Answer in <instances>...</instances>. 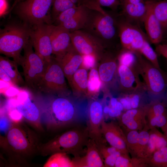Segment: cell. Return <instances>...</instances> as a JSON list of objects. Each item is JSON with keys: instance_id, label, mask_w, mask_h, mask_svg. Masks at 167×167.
I'll use <instances>...</instances> for the list:
<instances>
[{"instance_id": "cell-26", "label": "cell", "mask_w": 167, "mask_h": 167, "mask_svg": "<svg viewBox=\"0 0 167 167\" xmlns=\"http://www.w3.org/2000/svg\"><path fill=\"white\" fill-rule=\"evenodd\" d=\"M15 61H12L5 57H0V67L2 68L9 75L15 86H22L25 84L19 73Z\"/></svg>"}, {"instance_id": "cell-9", "label": "cell", "mask_w": 167, "mask_h": 167, "mask_svg": "<svg viewBox=\"0 0 167 167\" xmlns=\"http://www.w3.org/2000/svg\"><path fill=\"white\" fill-rule=\"evenodd\" d=\"M20 65L23 70L25 84L33 89H37L44 74L46 65L42 58L33 49L30 41L24 49Z\"/></svg>"}, {"instance_id": "cell-42", "label": "cell", "mask_w": 167, "mask_h": 167, "mask_svg": "<svg viewBox=\"0 0 167 167\" xmlns=\"http://www.w3.org/2000/svg\"><path fill=\"white\" fill-rule=\"evenodd\" d=\"M122 153L121 151L118 150L105 158L103 160L105 167H114L117 158Z\"/></svg>"}, {"instance_id": "cell-4", "label": "cell", "mask_w": 167, "mask_h": 167, "mask_svg": "<svg viewBox=\"0 0 167 167\" xmlns=\"http://www.w3.org/2000/svg\"><path fill=\"white\" fill-rule=\"evenodd\" d=\"M116 12L90 9L83 30L98 40L105 48L110 46L119 39L117 14H115Z\"/></svg>"}, {"instance_id": "cell-22", "label": "cell", "mask_w": 167, "mask_h": 167, "mask_svg": "<svg viewBox=\"0 0 167 167\" xmlns=\"http://www.w3.org/2000/svg\"><path fill=\"white\" fill-rule=\"evenodd\" d=\"M56 59L62 68L66 78L69 82L73 74L81 66L83 61V56L71 44L64 54L60 58Z\"/></svg>"}, {"instance_id": "cell-35", "label": "cell", "mask_w": 167, "mask_h": 167, "mask_svg": "<svg viewBox=\"0 0 167 167\" xmlns=\"http://www.w3.org/2000/svg\"><path fill=\"white\" fill-rule=\"evenodd\" d=\"M75 6L70 0H54L52 7V20L54 21L60 13Z\"/></svg>"}, {"instance_id": "cell-34", "label": "cell", "mask_w": 167, "mask_h": 167, "mask_svg": "<svg viewBox=\"0 0 167 167\" xmlns=\"http://www.w3.org/2000/svg\"><path fill=\"white\" fill-rule=\"evenodd\" d=\"M126 136L127 147L129 153L132 155L133 157H137L139 132L136 130L130 131H128Z\"/></svg>"}, {"instance_id": "cell-8", "label": "cell", "mask_w": 167, "mask_h": 167, "mask_svg": "<svg viewBox=\"0 0 167 167\" xmlns=\"http://www.w3.org/2000/svg\"><path fill=\"white\" fill-rule=\"evenodd\" d=\"M64 73L58 61L52 57L46 65L37 89L50 95L68 96V87Z\"/></svg>"}, {"instance_id": "cell-32", "label": "cell", "mask_w": 167, "mask_h": 167, "mask_svg": "<svg viewBox=\"0 0 167 167\" xmlns=\"http://www.w3.org/2000/svg\"><path fill=\"white\" fill-rule=\"evenodd\" d=\"M146 106V121L156 116L167 114L165 105L158 100L152 101Z\"/></svg>"}, {"instance_id": "cell-36", "label": "cell", "mask_w": 167, "mask_h": 167, "mask_svg": "<svg viewBox=\"0 0 167 167\" xmlns=\"http://www.w3.org/2000/svg\"><path fill=\"white\" fill-rule=\"evenodd\" d=\"M148 129L147 127L139 132L137 148V157L143 158L144 154L149 139Z\"/></svg>"}, {"instance_id": "cell-33", "label": "cell", "mask_w": 167, "mask_h": 167, "mask_svg": "<svg viewBox=\"0 0 167 167\" xmlns=\"http://www.w3.org/2000/svg\"><path fill=\"white\" fill-rule=\"evenodd\" d=\"M154 66L161 69L157 54L151 46L148 39L145 41L142 48L138 52Z\"/></svg>"}, {"instance_id": "cell-50", "label": "cell", "mask_w": 167, "mask_h": 167, "mask_svg": "<svg viewBox=\"0 0 167 167\" xmlns=\"http://www.w3.org/2000/svg\"><path fill=\"white\" fill-rule=\"evenodd\" d=\"M120 3L127 2L130 3L136 4L144 2L145 0H119Z\"/></svg>"}, {"instance_id": "cell-46", "label": "cell", "mask_w": 167, "mask_h": 167, "mask_svg": "<svg viewBox=\"0 0 167 167\" xmlns=\"http://www.w3.org/2000/svg\"><path fill=\"white\" fill-rule=\"evenodd\" d=\"M155 51L157 54L162 56L167 60V42L156 45Z\"/></svg>"}, {"instance_id": "cell-2", "label": "cell", "mask_w": 167, "mask_h": 167, "mask_svg": "<svg viewBox=\"0 0 167 167\" xmlns=\"http://www.w3.org/2000/svg\"><path fill=\"white\" fill-rule=\"evenodd\" d=\"M37 98L41 111V121L47 129L56 130L76 123L79 110L74 101L67 96L55 95Z\"/></svg>"}, {"instance_id": "cell-12", "label": "cell", "mask_w": 167, "mask_h": 167, "mask_svg": "<svg viewBox=\"0 0 167 167\" xmlns=\"http://www.w3.org/2000/svg\"><path fill=\"white\" fill-rule=\"evenodd\" d=\"M71 44L82 55H91L99 60L105 48L97 38L86 31L81 29L70 32Z\"/></svg>"}, {"instance_id": "cell-30", "label": "cell", "mask_w": 167, "mask_h": 167, "mask_svg": "<svg viewBox=\"0 0 167 167\" xmlns=\"http://www.w3.org/2000/svg\"><path fill=\"white\" fill-rule=\"evenodd\" d=\"M101 80L98 70L93 67L88 74L87 95L93 97L98 93L101 86Z\"/></svg>"}, {"instance_id": "cell-1", "label": "cell", "mask_w": 167, "mask_h": 167, "mask_svg": "<svg viewBox=\"0 0 167 167\" xmlns=\"http://www.w3.org/2000/svg\"><path fill=\"white\" fill-rule=\"evenodd\" d=\"M2 143L11 162L25 164L27 159L37 152L41 144L35 133L21 121H12Z\"/></svg>"}, {"instance_id": "cell-13", "label": "cell", "mask_w": 167, "mask_h": 167, "mask_svg": "<svg viewBox=\"0 0 167 167\" xmlns=\"http://www.w3.org/2000/svg\"><path fill=\"white\" fill-rule=\"evenodd\" d=\"M103 109L100 101L94 99L90 102L88 109L86 126L89 137L97 146L106 145L101 131V123L104 120Z\"/></svg>"}, {"instance_id": "cell-41", "label": "cell", "mask_w": 167, "mask_h": 167, "mask_svg": "<svg viewBox=\"0 0 167 167\" xmlns=\"http://www.w3.org/2000/svg\"><path fill=\"white\" fill-rule=\"evenodd\" d=\"M101 6L110 8L112 11L116 12L118 7L121 6L119 0H98Z\"/></svg>"}, {"instance_id": "cell-21", "label": "cell", "mask_w": 167, "mask_h": 167, "mask_svg": "<svg viewBox=\"0 0 167 167\" xmlns=\"http://www.w3.org/2000/svg\"><path fill=\"white\" fill-rule=\"evenodd\" d=\"M145 2L147 11L143 24L149 42L156 45L161 43L164 33L160 22L155 15L147 0H145Z\"/></svg>"}, {"instance_id": "cell-38", "label": "cell", "mask_w": 167, "mask_h": 167, "mask_svg": "<svg viewBox=\"0 0 167 167\" xmlns=\"http://www.w3.org/2000/svg\"><path fill=\"white\" fill-rule=\"evenodd\" d=\"M136 60V57L135 53L131 51L122 50L118 54L119 64L132 66L134 65Z\"/></svg>"}, {"instance_id": "cell-31", "label": "cell", "mask_w": 167, "mask_h": 167, "mask_svg": "<svg viewBox=\"0 0 167 167\" xmlns=\"http://www.w3.org/2000/svg\"><path fill=\"white\" fill-rule=\"evenodd\" d=\"M146 159L148 166L167 167V146L156 151Z\"/></svg>"}, {"instance_id": "cell-29", "label": "cell", "mask_w": 167, "mask_h": 167, "mask_svg": "<svg viewBox=\"0 0 167 167\" xmlns=\"http://www.w3.org/2000/svg\"><path fill=\"white\" fill-rule=\"evenodd\" d=\"M68 154L58 152L51 155L45 164L44 167H73L72 160L68 156Z\"/></svg>"}, {"instance_id": "cell-7", "label": "cell", "mask_w": 167, "mask_h": 167, "mask_svg": "<svg viewBox=\"0 0 167 167\" xmlns=\"http://www.w3.org/2000/svg\"><path fill=\"white\" fill-rule=\"evenodd\" d=\"M54 0H24L18 2L16 12L29 25L40 23L52 24L50 10Z\"/></svg>"}, {"instance_id": "cell-17", "label": "cell", "mask_w": 167, "mask_h": 167, "mask_svg": "<svg viewBox=\"0 0 167 167\" xmlns=\"http://www.w3.org/2000/svg\"><path fill=\"white\" fill-rule=\"evenodd\" d=\"M52 54L56 58L62 57L71 45L70 32L64 27L52 24L50 35Z\"/></svg>"}, {"instance_id": "cell-5", "label": "cell", "mask_w": 167, "mask_h": 167, "mask_svg": "<svg viewBox=\"0 0 167 167\" xmlns=\"http://www.w3.org/2000/svg\"><path fill=\"white\" fill-rule=\"evenodd\" d=\"M28 25L12 24L0 29L1 54L12 58L20 65L21 52L30 40L31 28Z\"/></svg>"}, {"instance_id": "cell-11", "label": "cell", "mask_w": 167, "mask_h": 167, "mask_svg": "<svg viewBox=\"0 0 167 167\" xmlns=\"http://www.w3.org/2000/svg\"><path fill=\"white\" fill-rule=\"evenodd\" d=\"M52 24L40 23L31 28L30 41L35 52L43 60L46 65L52 57L50 37Z\"/></svg>"}, {"instance_id": "cell-15", "label": "cell", "mask_w": 167, "mask_h": 167, "mask_svg": "<svg viewBox=\"0 0 167 167\" xmlns=\"http://www.w3.org/2000/svg\"><path fill=\"white\" fill-rule=\"evenodd\" d=\"M118 74L120 89L123 94L146 91L144 84L134 66L130 67L119 64Z\"/></svg>"}, {"instance_id": "cell-6", "label": "cell", "mask_w": 167, "mask_h": 167, "mask_svg": "<svg viewBox=\"0 0 167 167\" xmlns=\"http://www.w3.org/2000/svg\"><path fill=\"white\" fill-rule=\"evenodd\" d=\"M136 60L134 66L141 76L146 91L159 95L167 88V73L154 66L139 52H135Z\"/></svg>"}, {"instance_id": "cell-40", "label": "cell", "mask_w": 167, "mask_h": 167, "mask_svg": "<svg viewBox=\"0 0 167 167\" xmlns=\"http://www.w3.org/2000/svg\"><path fill=\"white\" fill-rule=\"evenodd\" d=\"M83 56V61L81 66L86 69H92L96 65L97 59L91 55H84Z\"/></svg>"}, {"instance_id": "cell-23", "label": "cell", "mask_w": 167, "mask_h": 167, "mask_svg": "<svg viewBox=\"0 0 167 167\" xmlns=\"http://www.w3.org/2000/svg\"><path fill=\"white\" fill-rule=\"evenodd\" d=\"M122 8L121 14L129 22L140 26L143 24L147 7L145 0L134 4L127 2L120 3Z\"/></svg>"}, {"instance_id": "cell-14", "label": "cell", "mask_w": 167, "mask_h": 167, "mask_svg": "<svg viewBox=\"0 0 167 167\" xmlns=\"http://www.w3.org/2000/svg\"><path fill=\"white\" fill-rule=\"evenodd\" d=\"M16 109L24 118L35 128L42 129L41 111L37 99H33L26 93H23L18 97Z\"/></svg>"}, {"instance_id": "cell-28", "label": "cell", "mask_w": 167, "mask_h": 167, "mask_svg": "<svg viewBox=\"0 0 167 167\" xmlns=\"http://www.w3.org/2000/svg\"><path fill=\"white\" fill-rule=\"evenodd\" d=\"M89 10L83 6L81 10L73 18L58 25L64 27L70 32L83 29L86 23Z\"/></svg>"}, {"instance_id": "cell-24", "label": "cell", "mask_w": 167, "mask_h": 167, "mask_svg": "<svg viewBox=\"0 0 167 167\" xmlns=\"http://www.w3.org/2000/svg\"><path fill=\"white\" fill-rule=\"evenodd\" d=\"M88 74L86 69L80 66L68 82L75 94L87 95Z\"/></svg>"}, {"instance_id": "cell-45", "label": "cell", "mask_w": 167, "mask_h": 167, "mask_svg": "<svg viewBox=\"0 0 167 167\" xmlns=\"http://www.w3.org/2000/svg\"><path fill=\"white\" fill-rule=\"evenodd\" d=\"M97 147L103 159L108 156L119 150L112 146L107 147L106 145H103Z\"/></svg>"}, {"instance_id": "cell-10", "label": "cell", "mask_w": 167, "mask_h": 167, "mask_svg": "<svg viewBox=\"0 0 167 167\" xmlns=\"http://www.w3.org/2000/svg\"><path fill=\"white\" fill-rule=\"evenodd\" d=\"M118 35L122 50L138 52L148 38L140 26L130 22L121 14L117 15Z\"/></svg>"}, {"instance_id": "cell-19", "label": "cell", "mask_w": 167, "mask_h": 167, "mask_svg": "<svg viewBox=\"0 0 167 167\" xmlns=\"http://www.w3.org/2000/svg\"><path fill=\"white\" fill-rule=\"evenodd\" d=\"M118 54L105 50L99 59L101 61L98 71L101 79L105 83L112 82L118 74Z\"/></svg>"}, {"instance_id": "cell-18", "label": "cell", "mask_w": 167, "mask_h": 167, "mask_svg": "<svg viewBox=\"0 0 167 167\" xmlns=\"http://www.w3.org/2000/svg\"><path fill=\"white\" fill-rule=\"evenodd\" d=\"M146 106L126 110L120 117V123L128 131H140L147 127Z\"/></svg>"}, {"instance_id": "cell-16", "label": "cell", "mask_w": 167, "mask_h": 167, "mask_svg": "<svg viewBox=\"0 0 167 167\" xmlns=\"http://www.w3.org/2000/svg\"><path fill=\"white\" fill-rule=\"evenodd\" d=\"M101 131L104 139L110 146L123 153L128 154L126 135L118 124L113 121L106 122L104 120L101 123Z\"/></svg>"}, {"instance_id": "cell-51", "label": "cell", "mask_w": 167, "mask_h": 167, "mask_svg": "<svg viewBox=\"0 0 167 167\" xmlns=\"http://www.w3.org/2000/svg\"><path fill=\"white\" fill-rule=\"evenodd\" d=\"M161 128L164 133V135L167 137V123Z\"/></svg>"}, {"instance_id": "cell-52", "label": "cell", "mask_w": 167, "mask_h": 167, "mask_svg": "<svg viewBox=\"0 0 167 167\" xmlns=\"http://www.w3.org/2000/svg\"><path fill=\"white\" fill-rule=\"evenodd\" d=\"M22 1V0H16L13 4V6L12 7V8L14 7V6H15V5H16V4H17L18 2H19Z\"/></svg>"}, {"instance_id": "cell-25", "label": "cell", "mask_w": 167, "mask_h": 167, "mask_svg": "<svg viewBox=\"0 0 167 167\" xmlns=\"http://www.w3.org/2000/svg\"><path fill=\"white\" fill-rule=\"evenodd\" d=\"M149 139L145 151L143 158L149 157L155 151L167 146V137L156 127L150 129Z\"/></svg>"}, {"instance_id": "cell-27", "label": "cell", "mask_w": 167, "mask_h": 167, "mask_svg": "<svg viewBox=\"0 0 167 167\" xmlns=\"http://www.w3.org/2000/svg\"><path fill=\"white\" fill-rule=\"evenodd\" d=\"M160 22L164 34L167 32V0H147Z\"/></svg>"}, {"instance_id": "cell-37", "label": "cell", "mask_w": 167, "mask_h": 167, "mask_svg": "<svg viewBox=\"0 0 167 167\" xmlns=\"http://www.w3.org/2000/svg\"><path fill=\"white\" fill-rule=\"evenodd\" d=\"M83 6H75L60 13L54 20L56 25H59L73 18L82 9Z\"/></svg>"}, {"instance_id": "cell-47", "label": "cell", "mask_w": 167, "mask_h": 167, "mask_svg": "<svg viewBox=\"0 0 167 167\" xmlns=\"http://www.w3.org/2000/svg\"><path fill=\"white\" fill-rule=\"evenodd\" d=\"M0 78L1 80L11 85L15 86L10 77L1 67H0Z\"/></svg>"}, {"instance_id": "cell-39", "label": "cell", "mask_w": 167, "mask_h": 167, "mask_svg": "<svg viewBox=\"0 0 167 167\" xmlns=\"http://www.w3.org/2000/svg\"><path fill=\"white\" fill-rule=\"evenodd\" d=\"M167 123V114L155 116L147 121V127L150 129L154 127L161 128Z\"/></svg>"}, {"instance_id": "cell-20", "label": "cell", "mask_w": 167, "mask_h": 167, "mask_svg": "<svg viewBox=\"0 0 167 167\" xmlns=\"http://www.w3.org/2000/svg\"><path fill=\"white\" fill-rule=\"evenodd\" d=\"M74 167H105L103 159L96 142L91 139L88 141L84 156L74 158Z\"/></svg>"}, {"instance_id": "cell-43", "label": "cell", "mask_w": 167, "mask_h": 167, "mask_svg": "<svg viewBox=\"0 0 167 167\" xmlns=\"http://www.w3.org/2000/svg\"><path fill=\"white\" fill-rule=\"evenodd\" d=\"M9 116L2 115L0 118L1 132H7V133L11 126L12 122Z\"/></svg>"}, {"instance_id": "cell-48", "label": "cell", "mask_w": 167, "mask_h": 167, "mask_svg": "<svg viewBox=\"0 0 167 167\" xmlns=\"http://www.w3.org/2000/svg\"><path fill=\"white\" fill-rule=\"evenodd\" d=\"M9 117L13 121H20L23 117L21 114L16 109L11 112Z\"/></svg>"}, {"instance_id": "cell-49", "label": "cell", "mask_w": 167, "mask_h": 167, "mask_svg": "<svg viewBox=\"0 0 167 167\" xmlns=\"http://www.w3.org/2000/svg\"><path fill=\"white\" fill-rule=\"evenodd\" d=\"M1 15L3 14L7 11L8 3L7 0H0Z\"/></svg>"}, {"instance_id": "cell-44", "label": "cell", "mask_w": 167, "mask_h": 167, "mask_svg": "<svg viewBox=\"0 0 167 167\" xmlns=\"http://www.w3.org/2000/svg\"><path fill=\"white\" fill-rule=\"evenodd\" d=\"M138 92L128 94L131 107L132 109H136L139 107L141 93L142 92Z\"/></svg>"}, {"instance_id": "cell-53", "label": "cell", "mask_w": 167, "mask_h": 167, "mask_svg": "<svg viewBox=\"0 0 167 167\" xmlns=\"http://www.w3.org/2000/svg\"><path fill=\"white\" fill-rule=\"evenodd\" d=\"M166 101H165V102H163V103H164V104L166 106V107H167V96H166Z\"/></svg>"}, {"instance_id": "cell-3", "label": "cell", "mask_w": 167, "mask_h": 167, "mask_svg": "<svg viewBox=\"0 0 167 167\" xmlns=\"http://www.w3.org/2000/svg\"><path fill=\"white\" fill-rule=\"evenodd\" d=\"M89 139L86 126H78L41 144L39 152L43 156L64 152L74 158L80 157Z\"/></svg>"}]
</instances>
